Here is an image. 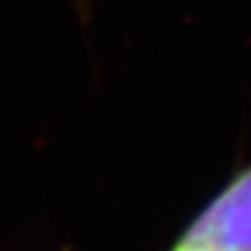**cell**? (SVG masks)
Returning <instances> with one entry per match:
<instances>
[{"instance_id":"cell-1","label":"cell","mask_w":251,"mask_h":251,"mask_svg":"<svg viewBox=\"0 0 251 251\" xmlns=\"http://www.w3.org/2000/svg\"><path fill=\"white\" fill-rule=\"evenodd\" d=\"M178 241L205 251H251V161L232 172Z\"/></svg>"},{"instance_id":"cell-2","label":"cell","mask_w":251,"mask_h":251,"mask_svg":"<svg viewBox=\"0 0 251 251\" xmlns=\"http://www.w3.org/2000/svg\"><path fill=\"white\" fill-rule=\"evenodd\" d=\"M168 251H205V249H199V247H195V245H188V243H182V241H174L172 243V247Z\"/></svg>"}]
</instances>
